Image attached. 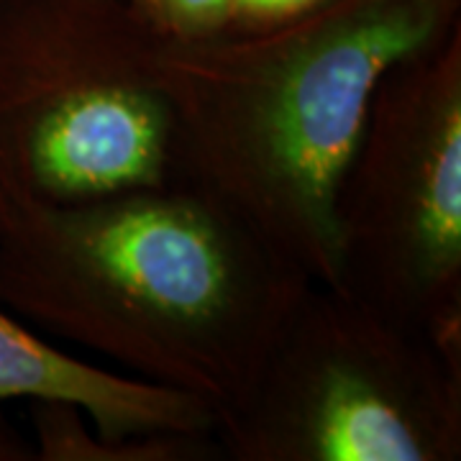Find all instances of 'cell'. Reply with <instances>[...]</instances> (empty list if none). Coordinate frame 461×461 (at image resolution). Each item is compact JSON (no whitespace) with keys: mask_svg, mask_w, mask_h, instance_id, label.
<instances>
[{"mask_svg":"<svg viewBox=\"0 0 461 461\" xmlns=\"http://www.w3.org/2000/svg\"><path fill=\"white\" fill-rule=\"evenodd\" d=\"M226 211L177 182L0 221V305L123 375L218 412L244 393L303 290Z\"/></svg>","mask_w":461,"mask_h":461,"instance_id":"1","label":"cell"},{"mask_svg":"<svg viewBox=\"0 0 461 461\" xmlns=\"http://www.w3.org/2000/svg\"><path fill=\"white\" fill-rule=\"evenodd\" d=\"M456 26L461 0H330L262 32L162 36L169 182L333 287V198L379 80Z\"/></svg>","mask_w":461,"mask_h":461,"instance_id":"2","label":"cell"},{"mask_svg":"<svg viewBox=\"0 0 461 461\" xmlns=\"http://www.w3.org/2000/svg\"><path fill=\"white\" fill-rule=\"evenodd\" d=\"M159 41L129 0H0V221L169 182Z\"/></svg>","mask_w":461,"mask_h":461,"instance_id":"3","label":"cell"},{"mask_svg":"<svg viewBox=\"0 0 461 461\" xmlns=\"http://www.w3.org/2000/svg\"><path fill=\"white\" fill-rule=\"evenodd\" d=\"M215 433L229 461H456L461 357L308 285Z\"/></svg>","mask_w":461,"mask_h":461,"instance_id":"4","label":"cell"},{"mask_svg":"<svg viewBox=\"0 0 461 461\" xmlns=\"http://www.w3.org/2000/svg\"><path fill=\"white\" fill-rule=\"evenodd\" d=\"M333 229V287L461 357V26L382 75Z\"/></svg>","mask_w":461,"mask_h":461,"instance_id":"5","label":"cell"},{"mask_svg":"<svg viewBox=\"0 0 461 461\" xmlns=\"http://www.w3.org/2000/svg\"><path fill=\"white\" fill-rule=\"evenodd\" d=\"M0 400L62 402L108 436L215 433V411L198 397L103 369L44 341L0 308Z\"/></svg>","mask_w":461,"mask_h":461,"instance_id":"6","label":"cell"},{"mask_svg":"<svg viewBox=\"0 0 461 461\" xmlns=\"http://www.w3.org/2000/svg\"><path fill=\"white\" fill-rule=\"evenodd\" d=\"M36 461H221L218 433H136L108 438L83 411L62 402H32Z\"/></svg>","mask_w":461,"mask_h":461,"instance_id":"7","label":"cell"},{"mask_svg":"<svg viewBox=\"0 0 461 461\" xmlns=\"http://www.w3.org/2000/svg\"><path fill=\"white\" fill-rule=\"evenodd\" d=\"M165 39H203L226 32L236 0H129Z\"/></svg>","mask_w":461,"mask_h":461,"instance_id":"8","label":"cell"},{"mask_svg":"<svg viewBox=\"0 0 461 461\" xmlns=\"http://www.w3.org/2000/svg\"><path fill=\"white\" fill-rule=\"evenodd\" d=\"M330 0H236L230 32H262L308 16ZM226 29V32H229Z\"/></svg>","mask_w":461,"mask_h":461,"instance_id":"9","label":"cell"},{"mask_svg":"<svg viewBox=\"0 0 461 461\" xmlns=\"http://www.w3.org/2000/svg\"><path fill=\"white\" fill-rule=\"evenodd\" d=\"M0 461H36L32 438H26L3 412H0Z\"/></svg>","mask_w":461,"mask_h":461,"instance_id":"10","label":"cell"}]
</instances>
